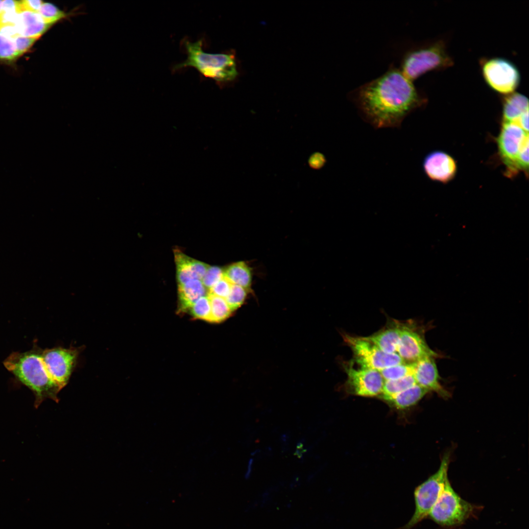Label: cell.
<instances>
[{"instance_id": "cell-1", "label": "cell", "mask_w": 529, "mask_h": 529, "mask_svg": "<svg viewBox=\"0 0 529 529\" xmlns=\"http://www.w3.org/2000/svg\"><path fill=\"white\" fill-rule=\"evenodd\" d=\"M354 97L364 120L376 128L399 127L425 101L412 81L394 67L361 86Z\"/></svg>"}, {"instance_id": "cell-2", "label": "cell", "mask_w": 529, "mask_h": 529, "mask_svg": "<svg viewBox=\"0 0 529 529\" xmlns=\"http://www.w3.org/2000/svg\"><path fill=\"white\" fill-rule=\"evenodd\" d=\"M42 351L34 345L28 351L11 353L3 362L6 368L33 392L36 408L47 399L58 403V394L62 389L48 373Z\"/></svg>"}, {"instance_id": "cell-3", "label": "cell", "mask_w": 529, "mask_h": 529, "mask_svg": "<svg viewBox=\"0 0 529 529\" xmlns=\"http://www.w3.org/2000/svg\"><path fill=\"white\" fill-rule=\"evenodd\" d=\"M183 44L187 58L184 62L174 66L173 71L192 67L205 77L218 83L231 81L238 75L233 54L207 53L203 50L201 39L194 42L184 40Z\"/></svg>"}, {"instance_id": "cell-4", "label": "cell", "mask_w": 529, "mask_h": 529, "mask_svg": "<svg viewBox=\"0 0 529 529\" xmlns=\"http://www.w3.org/2000/svg\"><path fill=\"white\" fill-rule=\"evenodd\" d=\"M453 63L446 43L443 40H437L409 50L404 56L399 69L412 81L428 72L442 70Z\"/></svg>"}, {"instance_id": "cell-5", "label": "cell", "mask_w": 529, "mask_h": 529, "mask_svg": "<svg viewBox=\"0 0 529 529\" xmlns=\"http://www.w3.org/2000/svg\"><path fill=\"white\" fill-rule=\"evenodd\" d=\"M450 455L443 457L437 471L418 486L414 492L415 508L409 522L401 529H411L428 517L448 478Z\"/></svg>"}, {"instance_id": "cell-6", "label": "cell", "mask_w": 529, "mask_h": 529, "mask_svg": "<svg viewBox=\"0 0 529 529\" xmlns=\"http://www.w3.org/2000/svg\"><path fill=\"white\" fill-rule=\"evenodd\" d=\"M475 509L473 505L454 490L448 479L428 517L441 526L454 527L463 523Z\"/></svg>"}, {"instance_id": "cell-7", "label": "cell", "mask_w": 529, "mask_h": 529, "mask_svg": "<svg viewBox=\"0 0 529 529\" xmlns=\"http://www.w3.org/2000/svg\"><path fill=\"white\" fill-rule=\"evenodd\" d=\"M480 64L485 83L495 92L505 96L514 92L519 86L520 71L510 60L499 57L482 58Z\"/></svg>"}, {"instance_id": "cell-8", "label": "cell", "mask_w": 529, "mask_h": 529, "mask_svg": "<svg viewBox=\"0 0 529 529\" xmlns=\"http://www.w3.org/2000/svg\"><path fill=\"white\" fill-rule=\"evenodd\" d=\"M342 337L351 349L354 361L360 367L380 371L404 362L397 353L384 352L365 337L344 334Z\"/></svg>"}, {"instance_id": "cell-9", "label": "cell", "mask_w": 529, "mask_h": 529, "mask_svg": "<svg viewBox=\"0 0 529 529\" xmlns=\"http://www.w3.org/2000/svg\"><path fill=\"white\" fill-rule=\"evenodd\" d=\"M83 349V346L57 347L43 350L42 359L48 373L62 389L68 383Z\"/></svg>"}, {"instance_id": "cell-10", "label": "cell", "mask_w": 529, "mask_h": 529, "mask_svg": "<svg viewBox=\"0 0 529 529\" xmlns=\"http://www.w3.org/2000/svg\"><path fill=\"white\" fill-rule=\"evenodd\" d=\"M423 330L413 321L401 322L397 354L403 361L412 363L425 358L441 357L429 347Z\"/></svg>"}, {"instance_id": "cell-11", "label": "cell", "mask_w": 529, "mask_h": 529, "mask_svg": "<svg viewBox=\"0 0 529 529\" xmlns=\"http://www.w3.org/2000/svg\"><path fill=\"white\" fill-rule=\"evenodd\" d=\"M347 378L345 386L347 392L354 395L373 397L382 393L385 380L379 371L356 368L350 362L344 366Z\"/></svg>"}, {"instance_id": "cell-12", "label": "cell", "mask_w": 529, "mask_h": 529, "mask_svg": "<svg viewBox=\"0 0 529 529\" xmlns=\"http://www.w3.org/2000/svg\"><path fill=\"white\" fill-rule=\"evenodd\" d=\"M529 142L528 133L514 122H503L497 138L500 155L510 172L523 146Z\"/></svg>"}, {"instance_id": "cell-13", "label": "cell", "mask_w": 529, "mask_h": 529, "mask_svg": "<svg viewBox=\"0 0 529 529\" xmlns=\"http://www.w3.org/2000/svg\"><path fill=\"white\" fill-rule=\"evenodd\" d=\"M423 168L431 180L443 183L452 180L457 170L454 158L441 151H433L427 155L424 160Z\"/></svg>"}, {"instance_id": "cell-14", "label": "cell", "mask_w": 529, "mask_h": 529, "mask_svg": "<svg viewBox=\"0 0 529 529\" xmlns=\"http://www.w3.org/2000/svg\"><path fill=\"white\" fill-rule=\"evenodd\" d=\"M413 376L416 384L430 391H433L443 398L450 393L441 385L439 375L433 358H425L414 362Z\"/></svg>"}, {"instance_id": "cell-15", "label": "cell", "mask_w": 529, "mask_h": 529, "mask_svg": "<svg viewBox=\"0 0 529 529\" xmlns=\"http://www.w3.org/2000/svg\"><path fill=\"white\" fill-rule=\"evenodd\" d=\"M174 260L178 285L192 280H201L209 266L187 256L178 250H174Z\"/></svg>"}, {"instance_id": "cell-16", "label": "cell", "mask_w": 529, "mask_h": 529, "mask_svg": "<svg viewBox=\"0 0 529 529\" xmlns=\"http://www.w3.org/2000/svg\"><path fill=\"white\" fill-rule=\"evenodd\" d=\"M401 322L389 321L377 332L365 337L387 354L397 353L401 332Z\"/></svg>"}, {"instance_id": "cell-17", "label": "cell", "mask_w": 529, "mask_h": 529, "mask_svg": "<svg viewBox=\"0 0 529 529\" xmlns=\"http://www.w3.org/2000/svg\"><path fill=\"white\" fill-rule=\"evenodd\" d=\"M52 25L38 12L23 10L19 13L15 25L19 35L39 39Z\"/></svg>"}, {"instance_id": "cell-18", "label": "cell", "mask_w": 529, "mask_h": 529, "mask_svg": "<svg viewBox=\"0 0 529 529\" xmlns=\"http://www.w3.org/2000/svg\"><path fill=\"white\" fill-rule=\"evenodd\" d=\"M527 112H529V99L525 95L514 92L505 96L502 108L504 122L516 123Z\"/></svg>"}, {"instance_id": "cell-19", "label": "cell", "mask_w": 529, "mask_h": 529, "mask_svg": "<svg viewBox=\"0 0 529 529\" xmlns=\"http://www.w3.org/2000/svg\"><path fill=\"white\" fill-rule=\"evenodd\" d=\"M178 286L181 311L189 310L198 299L208 293L207 289L199 280H192Z\"/></svg>"}, {"instance_id": "cell-20", "label": "cell", "mask_w": 529, "mask_h": 529, "mask_svg": "<svg viewBox=\"0 0 529 529\" xmlns=\"http://www.w3.org/2000/svg\"><path fill=\"white\" fill-rule=\"evenodd\" d=\"M224 276L232 284L240 286L249 290L252 282L251 267L244 262L240 261L231 264L223 270Z\"/></svg>"}, {"instance_id": "cell-21", "label": "cell", "mask_w": 529, "mask_h": 529, "mask_svg": "<svg viewBox=\"0 0 529 529\" xmlns=\"http://www.w3.org/2000/svg\"><path fill=\"white\" fill-rule=\"evenodd\" d=\"M429 391L416 384L393 396L386 402L398 409H404L417 404Z\"/></svg>"}, {"instance_id": "cell-22", "label": "cell", "mask_w": 529, "mask_h": 529, "mask_svg": "<svg viewBox=\"0 0 529 529\" xmlns=\"http://www.w3.org/2000/svg\"><path fill=\"white\" fill-rule=\"evenodd\" d=\"M416 384L413 374L392 380L385 381L379 398L385 401L393 396Z\"/></svg>"}, {"instance_id": "cell-23", "label": "cell", "mask_w": 529, "mask_h": 529, "mask_svg": "<svg viewBox=\"0 0 529 529\" xmlns=\"http://www.w3.org/2000/svg\"><path fill=\"white\" fill-rule=\"evenodd\" d=\"M211 305L210 322H220L228 317L232 311L225 299L207 293Z\"/></svg>"}, {"instance_id": "cell-24", "label": "cell", "mask_w": 529, "mask_h": 529, "mask_svg": "<svg viewBox=\"0 0 529 529\" xmlns=\"http://www.w3.org/2000/svg\"><path fill=\"white\" fill-rule=\"evenodd\" d=\"M414 362H403L379 371L385 381L400 379L413 374Z\"/></svg>"}, {"instance_id": "cell-25", "label": "cell", "mask_w": 529, "mask_h": 529, "mask_svg": "<svg viewBox=\"0 0 529 529\" xmlns=\"http://www.w3.org/2000/svg\"><path fill=\"white\" fill-rule=\"evenodd\" d=\"M38 13L47 23L54 24L66 17L67 14L52 3L43 2Z\"/></svg>"}, {"instance_id": "cell-26", "label": "cell", "mask_w": 529, "mask_h": 529, "mask_svg": "<svg viewBox=\"0 0 529 529\" xmlns=\"http://www.w3.org/2000/svg\"><path fill=\"white\" fill-rule=\"evenodd\" d=\"M189 310L194 317L210 321L211 305L207 294L198 299Z\"/></svg>"}, {"instance_id": "cell-27", "label": "cell", "mask_w": 529, "mask_h": 529, "mask_svg": "<svg viewBox=\"0 0 529 529\" xmlns=\"http://www.w3.org/2000/svg\"><path fill=\"white\" fill-rule=\"evenodd\" d=\"M248 290L237 285L232 284L230 291L225 299L232 311L238 309L245 301Z\"/></svg>"}, {"instance_id": "cell-28", "label": "cell", "mask_w": 529, "mask_h": 529, "mask_svg": "<svg viewBox=\"0 0 529 529\" xmlns=\"http://www.w3.org/2000/svg\"><path fill=\"white\" fill-rule=\"evenodd\" d=\"M19 56L13 40L0 32V59L11 61Z\"/></svg>"}, {"instance_id": "cell-29", "label": "cell", "mask_w": 529, "mask_h": 529, "mask_svg": "<svg viewBox=\"0 0 529 529\" xmlns=\"http://www.w3.org/2000/svg\"><path fill=\"white\" fill-rule=\"evenodd\" d=\"M223 277V270L216 266H209L201 282L209 290Z\"/></svg>"}, {"instance_id": "cell-30", "label": "cell", "mask_w": 529, "mask_h": 529, "mask_svg": "<svg viewBox=\"0 0 529 529\" xmlns=\"http://www.w3.org/2000/svg\"><path fill=\"white\" fill-rule=\"evenodd\" d=\"M232 285L223 275V277L208 290V293L225 299L230 291Z\"/></svg>"}, {"instance_id": "cell-31", "label": "cell", "mask_w": 529, "mask_h": 529, "mask_svg": "<svg viewBox=\"0 0 529 529\" xmlns=\"http://www.w3.org/2000/svg\"><path fill=\"white\" fill-rule=\"evenodd\" d=\"M529 168V142L522 147L514 163L513 172L519 170L528 171Z\"/></svg>"}, {"instance_id": "cell-32", "label": "cell", "mask_w": 529, "mask_h": 529, "mask_svg": "<svg viewBox=\"0 0 529 529\" xmlns=\"http://www.w3.org/2000/svg\"><path fill=\"white\" fill-rule=\"evenodd\" d=\"M38 39L18 35L13 40L15 48L19 56L26 52Z\"/></svg>"}, {"instance_id": "cell-33", "label": "cell", "mask_w": 529, "mask_h": 529, "mask_svg": "<svg viewBox=\"0 0 529 529\" xmlns=\"http://www.w3.org/2000/svg\"><path fill=\"white\" fill-rule=\"evenodd\" d=\"M22 11L26 10L38 12L43 3L40 0H24L20 1Z\"/></svg>"}, {"instance_id": "cell-34", "label": "cell", "mask_w": 529, "mask_h": 529, "mask_svg": "<svg viewBox=\"0 0 529 529\" xmlns=\"http://www.w3.org/2000/svg\"><path fill=\"white\" fill-rule=\"evenodd\" d=\"M2 12L19 13L22 11L20 1L2 0Z\"/></svg>"}, {"instance_id": "cell-35", "label": "cell", "mask_w": 529, "mask_h": 529, "mask_svg": "<svg viewBox=\"0 0 529 529\" xmlns=\"http://www.w3.org/2000/svg\"><path fill=\"white\" fill-rule=\"evenodd\" d=\"M0 32L12 40L19 35L15 25H0Z\"/></svg>"}, {"instance_id": "cell-36", "label": "cell", "mask_w": 529, "mask_h": 529, "mask_svg": "<svg viewBox=\"0 0 529 529\" xmlns=\"http://www.w3.org/2000/svg\"><path fill=\"white\" fill-rule=\"evenodd\" d=\"M306 451L307 450L304 448L303 442L299 441L297 444L296 448L294 453V455L297 456L298 458H301Z\"/></svg>"}, {"instance_id": "cell-37", "label": "cell", "mask_w": 529, "mask_h": 529, "mask_svg": "<svg viewBox=\"0 0 529 529\" xmlns=\"http://www.w3.org/2000/svg\"><path fill=\"white\" fill-rule=\"evenodd\" d=\"M253 462V459L252 458H250L248 463L247 471L245 474V478L246 479H249L251 476L252 470Z\"/></svg>"}, {"instance_id": "cell-38", "label": "cell", "mask_w": 529, "mask_h": 529, "mask_svg": "<svg viewBox=\"0 0 529 529\" xmlns=\"http://www.w3.org/2000/svg\"><path fill=\"white\" fill-rule=\"evenodd\" d=\"M262 454L263 457H270L273 455L272 450L270 447H267L264 452H262Z\"/></svg>"}, {"instance_id": "cell-39", "label": "cell", "mask_w": 529, "mask_h": 529, "mask_svg": "<svg viewBox=\"0 0 529 529\" xmlns=\"http://www.w3.org/2000/svg\"><path fill=\"white\" fill-rule=\"evenodd\" d=\"M2 0H0V16L1 15V14L2 13Z\"/></svg>"}]
</instances>
